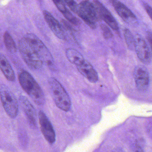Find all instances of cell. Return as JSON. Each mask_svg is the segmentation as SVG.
Returning <instances> with one entry per match:
<instances>
[{"instance_id": "obj_18", "label": "cell", "mask_w": 152, "mask_h": 152, "mask_svg": "<svg viewBox=\"0 0 152 152\" xmlns=\"http://www.w3.org/2000/svg\"><path fill=\"white\" fill-rule=\"evenodd\" d=\"M124 36L128 47L130 50H133L134 49V37L133 36L131 32L126 28L124 30Z\"/></svg>"}, {"instance_id": "obj_2", "label": "cell", "mask_w": 152, "mask_h": 152, "mask_svg": "<svg viewBox=\"0 0 152 152\" xmlns=\"http://www.w3.org/2000/svg\"><path fill=\"white\" fill-rule=\"evenodd\" d=\"M19 50L22 58L28 67L34 70L42 67L43 63L34 45L26 35L19 41Z\"/></svg>"}, {"instance_id": "obj_3", "label": "cell", "mask_w": 152, "mask_h": 152, "mask_svg": "<svg viewBox=\"0 0 152 152\" xmlns=\"http://www.w3.org/2000/svg\"><path fill=\"white\" fill-rule=\"evenodd\" d=\"M49 84L53 98L57 106L64 111H69L71 107V100L62 85L53 77L49 79Z\"/></svg>"}, {"instance_id": "obj_24", "label": "cell", "mask_w": 152, "mask_h": 152, "mask_svg": "<svg viewBox=\"0 0 152 152\" xmlns=\"http://www.w3.org/2000/svg\"><path fill=\"white\" fill-rule=\"evenodd\" d=\"M146 38H147L148 42L150 43V45L151 46L152 52V33L150 32H148L147 35H146Z\"/></svg>"}, {"instance_id": "obj_7", "label": "cell", "mask_w": 152, "mask_h": 152, "mask_svg": "<svg viewBox=\"0 0 152 152\" xmlns=\"http://www.w3.org/2000/svg\"><path fill=\"white\" fill-rule=\"evenodd\" d=\"M134 77L137 89L141 92L146 91L150 86V80L146 69L143 66H137L135 69Z\"/></svg>"}, {"instance_id": "obj_21", "label": "cell", "mask_w": 152, "mask_h": 152, "mask_svg": "<svg viewBox=\"0 0 152 152\" xmlns=\"http://www.w3.org/2000/svg\"><path fill=\"white\" fill-rule=\"evenodd\" d=\"M66 4L69 9L75 13H77L78 10L79 5L77 4V3L74 0H64Z\"/></svg>"}, {"instance_id": "obj_16", "label": "cell", "mask_w": 152, "mask_h": 152, "mask_svg": "<svg viewBox=\"0 0 152 152\" xmlns=\"http://www.w3.org/2000/svg\"><path fill=\"white\" fill-rule=\"evenodd\" d=\"M66 53L68 60L76 66H79L85 61L82 54L75 49H67Z\"/></svg>"}, {"instance_id": "obj_1", "label": "cell", "mask_w": 152, "mask_h": 152, "mask_svg": "<svg viewBox=\"0 0 152 152\" xmlns=\"http://www.w3.org/2000/svg\"><path fill=\"white\" fill-rule=\"evenodd\" d=\"M19 81L24 91L37 104L43 105L45 103L44 94L38 83L30 74L26 71L20 72Z\"/></svg>"}, {"instance_id": "obj_14", "label": "cell", "mask_w": 152, "mask_h": 152, "mask_svg": "<svg viewBox=\"0 0 152 152\" xmlns=\"http://www.w3.org/2000/svg\"><path fill=\"white\" fill-rule=\"evenodd\" d=\"M80 8L83 14L94 22L98 21L100 18L94 5L89 1H82L79 4Z\"/></svg>"}, {"instance_id": "obj_5", "label": "cell", "mask_w": 152, "mask_h": 152, "mask_svg": "<svg viewBox=\"0 0 152 152\" xmlns=\"http://www.w3.org/2000/svg\"><path fill=\"white\" fill-rule=\"evenodd\" d=\"M26 35L34 45L43 63L50 68L53 69L54 67L53 58L44 44L36 36L33 34H27Z\"/></svg>"}, {"instance_id": "obj_13", "label": "cell", "mask_w": 152, "mask_h": 152, "mask_svg": "<svg viewBox=\"0 0 152 152\" xmlns=\"http://www.w3.org/2000/svg\"><path fill=\"white\" fill-rule=\"evenodd\" d=\"M20 102L29 124L35 127L36 126V113L34 106L25 96H20Z\"/></svg>"}, {"instance_id": "obj_12", "label": "cell", "mask_w": 152, "mask_h": 152, "mask_svg": "<svg viewBox=\"0 0 152 152\" xmlns=\"http://www.w3.org/2000/svg\"><path fill=\"white\" fill-rule=\"evenodd\" d=\"M77 70L82 75L92 83L97 82L98 76L92 65L86 60L79 66H77Z\"/></svg>"}, {"instance_id": "obj_23", "label": "cell", "mask_w": 152, "mask_h": 152, "mask_svg": "<svg viewBox=\"0 0 152 152\" xmlns=\"http://www.w3.org/2000/svg\"><path fill=\"white\" fill-rule=\"evenodd\" d=\"M144 7L146 11L147 14L149 15L152 20V8L151 6L146 3H144L143 4Z\"/></svg>"}, {"instance_id": "obj_19", "label": "cell", "mask_w": 152, "mask_h": 152, "mask_svg": "<svg viewBox=\"0 0 152 152\" xmlns=\"http://www.w3.org/2000/svg\"><path fill=\"white\" fill-rule=\"evenodd\" d=\"M62 13L66 18L69 22H71L72 24H74L75 26H78L80 24V20L75 16H74L68 10H67L66 11Z\"/></svg>"}, {"instance_id": "obj_20", "label": "cell", "mask_w": 152, "mask_h": 152, "mask_svg": "<svg viewBox=\"0 0 152 152\" xmlns=\"http://www.w3.org/2000/svg\"><path fill=\"white\" fill-rule=\"evenodd\" d=\"M101 28H102V31L104 37L105 39H110V38L112 37L113 36L112 33L107 26L102 24V25H101Z\"/></svg>"}, {"instance_id": "obj_9", "label": "cell", "mask_w": 152, "mask_h": 152, "mask_svg": "<svg viewBox=\"0 0 152 152\" xmlns=\"http://www.w3.org/2000/svg\"><path fill=\"white\" fill-rule=\"evenodd\" d=\"M94 4L100 18L103 20L113 30H118L119 28L118 23L109 10L98 1L95 0Z\"/></svg>"}, {"instance_id": "obj_6", "label": "cell", "mask_w": 152, "mask_h": 152, "mask_svg": "<svg viewBox=\"0 0 152 152\" xmlns=\"http://www.w3.org/2000/svg\"><path fill=\"white\" fill-rule=\"evenodd\" d=\"M134 39V49L138 58L143 64L148 65L151 61V54L148 45L140 35H136Z\"/></svg>"}, {"instance_id": "obj_8", "label": "cell", "mask_w": 152, "mask_h": 152, "mask_svg": "<svg viewBox=\"0 0 152 152\" xmlns=\"http://www.w3.org/2000/svg\"><path fill=\"white\" fill-rule=\"evenodd\" d=\"M39 120L41 130L45 138L50 143H53L56 139L55 131L50 121L42 111L39 112Z\"/></svg>"}, {"instance_id": "obj_4", "label": "cell", "mask_w": 152, "mask_h": 152, "mask_svg": "<svg viewBox=\"0 0 152 152\" xmlns=\"http://www.w3.org/2000/svg\"><path fill=\"white\" fill-rule=\"evenodd\" d=\"M0 98L7 114L12 118H16L18 113V103L14 94L5 85H0Z\"/></svg>"}, {"instance_id": "obj_15", "label": "cell", "mask_w": 152, "mask_h": 152, "mask_svg": "<svg viewBox=\"0 0 152 152\" xmlns=\"http://www.w3.org/2000/svg\"><path fill=\"white\" fill-rule=\"evenodd\" d=\"M0 69L8 80L13 81L15 80L14 71L6 58L0 53Z\"/></svg>"}, {"instance_id": "obj_10", "label": "cell", "mask_w": 152, "mask_h": 152, "mask_svg": "<svg viewBox=\"0 0 152 152\" xmlns=\"http://www.w3.org/2000/svg\"><path fill=\"white\" fill-rule=\"evenodd\" d=\"M111 3L121 18L128 23L136 21V17L125 4L118 0H110Z\"/></svg>"}, {"instance_id": "obj_11", "label": "cell", "mask_w": 152, "mask_h": 152, "mask_svg": "<svg viewBox=\"0 0 152 152\" xmlns=\"http://www.w3.org/2000/svg\"><path fill=\"white\" fill-rule=\"evenodd\" d=\"M43 15L48 26L54 34L60 39L62 40L65 39L66 37L65 33L62 29V27L58 20L54 18V17L47 11H44L43 12Z\"/></svg>"}, {"instance_id": "obj_17", "label": "cell", "mask_w": 152, "mask_h": 152, "mask_svg": "<svg viewBox=\"0 0 152 152\" xmlns=\"http://www.w3.org/2000/svg\"><path fill=\"white\" fill-rule=\"evenodd\" d=\"M4 42L7 50L12 53H15L17 50V46L11 36L6 32L4 35Z\"/></svg>"}, {"instance_id": "obj_22", "label": "cell", "mask_w": 152, "mask_h": 152, "mask_svg": "<svg viewBox=\"0 0 152 152\" xmlns=\"http://www.w3.org/2000/svg\"><path fill=\"white\" fill-rule=\"evenodd\" d=\"M59 10L63 13L67 9L66 8L62 0H53Z\"/></svg>"}]
</instances>
